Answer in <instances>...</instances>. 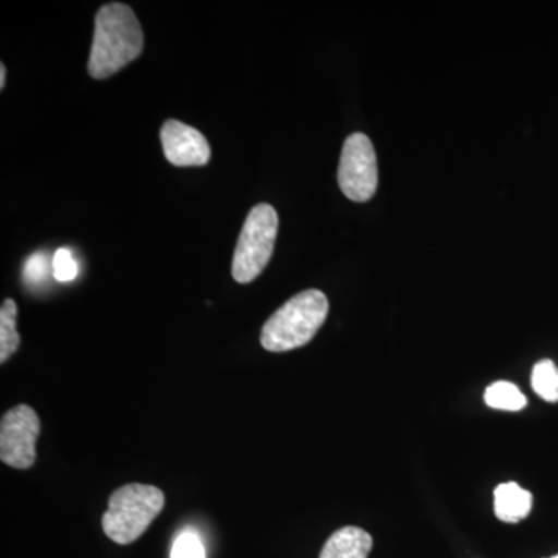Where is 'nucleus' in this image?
I'll use <instances>...</instances> for the list:
<instances>
[{
	"mask_svg": "<svg viewBox=\"0 0 558 558\" xmlns=\"http://www.w3.org/2000/svg\"><path fill=\"white\" fill-rule=\"evenodd\" d=\"M145 46L142 25L126 3H106L95 16L89 58L92 78L105 80L137 60Z\"/></svg>",
	"mask_w": 558,
	"mask_h": 558,
	"instance_id": "nucleus-1",
	"label": "nucleus"
},
{
	"mask_svg": "<svg viewBox=\"0 0 558 558\" xmlns=\"http://www.w3.org/2000/svg\"><path fill=\"white\" fill-rule=\"evenodd\" d=\"M329 312L322 290L310 289L290 299L264 325L260 344L270 352H286L310 343Z\"/></svg>",
	"mask_w": 558,
	"mask_h": 558,
	"instance_id": "nucleus-2",
	"label": "nucleus"
},
{
	"mask_svg": "<svg viewBox=\"0 0 558 558\" xmlns=\"http://www.w3.org/2000/svg\"><path fill=\"white\" fill-rule=\"evenodd\" d=\"M163 506L165 495L159 487L135 483L117 488L102 515V531L112 542L131 545L145 534Z\"/></svg>",
	"mask_w": 558,
	"mask_h": 558,
	"instance_id": "nucleus-3",
	"label": "nucleus"
},
{
	"mask_svg": "<svg viewBox=\"0 0 558 558\" xmlns=\"http://www.w3.org/2000/svg\"><path fill=\"white\" fill-rule=\"evenodd\" d=\"M278 213L269 204L252 208L234 250L231 274L241 284H247L259 277L274 255L278 236Z\"/></svg>",
	"mask_w": 558,
	"mask_h": 558,
	"instance_id": "nucleus-4",
	"label": "nucleus"
},
{
	"mask_svg": "<svg viewBox=\"0 0 558 558\" xmlns=\"http://www.w3.org/2000/svg\"><path fill=\"white\" fill-rule=\"evenodd\" d=\"M379 183L376 150L365 134L349 135L341 150L339 185L348 199L366 202L374 196Z\"/></svg>",
	"mask_w": 558,
	"mask_h": 558,
	"instance_id": "nucleus-5",
	"label": "nucleus"
},
{
	"mask_svg": "<svg viewBox=\"0 0 558 558\" xmlns=\"http://www.w3.org/2000/svg\"><path fill=\"white\" fill-rule=\"evenodd\" d=\"M40 422L32 407H14L3 414L0 422V459L13 469H31L36 461V440Z\"/></svg>",
	"mask_w": 558,
	"mask_h": 558,
	"instance_id": "nucleus-6",
	"label": "nucleus"
},
{
	"mask_svg": "<svg viewBox=\"0 0 558 558\" xmlns=\"http://www.w3.org/2000/svg\"><path fill=\"white\" fill-rule=\"evenodd\" d=\"M160 140L165 157L175 167H204L211 157L205 135L182 121H165Z\"/></svg>",
	"mask_w": 558,
	"mask_h": 558,
	"instance_id": "nucleus-7",
	"label": "nucleus"
},
{
	"mask_svg": "<svg viewBox=\"0 0 558 558\" xmlns=\"http://www.w3.org/2000/svg\"><path fill=\"white\" fill-rule=\"evenodd\" d=\"M373 537L355 526L341 527L330 535L319 558H368Z\"/></svg>",
	"mask_w": 558,
	"mask_h": 558,
	"instance_id": "nucleus-8",
	"label": "nucleus"
},
{
	"mask_svg": "<svg viewBox=\"0 0 558 558\" xmlns=\"http://www.w3.org/2000/svg\"><path fill=\"white\" fill-rule=\"evenodd\" d=\"M495 515L505 523H519L532 509L531 492L517 483L499 484L495 488Z\"/></svg>",
	"mask_w": 558,
	"mask_h": 558,
	"instance_id": "nucleus-9",
	"label": "nucleus"
},
{
	"mask_svg": "<svg viewBox=\"0 0 558 558\" xmlns=\"http://www.w3.org/2000/svg\"><path fill=\"white\" fill-rule=\"evenodd\" d=\"M17 306L13 300H5L0 307V362L14 354L21 347V337L16 328Z\"/></svg>",
	"mask_w": 558,
	"mask_h": 558,
	"instance_id": "nucleus-10",
	"label": "nucleus"
},
{
	"mask_svg": "<svg viewBox=\"0 0 558 558\" xmlns=\"http://www.w3.org/2000/svg\"><path fill=\"white\" fill-rule=\"evenodd\" d=\"M484 400L490 409L502 411H520L526 407V396L510 381H497L486 389Z\"/></svg>",
	"mask_w": 558,
	"mask_h": 558,
	"instance_id": "nucleus-11",
	"label": "nucleus"
},
{
	"mask_svg": "<svg viewBox=\"0 0 558 558\" xmlns=\"http://www.w3.org/2000/svg\"><path fill=\"white\" fill-rule=\"evenodd\" d=\"M532 388L546 402H558V368L550 360H542L532 371Z\"/></svg>",
	"mask_w": 558,
	"mask_h": 558,
	"instance_id": "nucleus-12",
	"label": "nucleus"
},
{
	"mask_svg": "<svg viewBox=\"0 0 558 558\" xmlns=\"http://www.w3.org/2000/svg\"><path fill=\"white\" fill-rule=\"evenodd\" d=\"M51 269H53V277L60 282H70L78 277L80 269L78 263L73 258L72 252L69 248H58L51 260Z\"/></svg>",
	"mask_w": 558,
	"mask_h": 558,
	"instance_id": "nucleus-13",
	"label": "nucleus"
},
{
	"mask_svg": "<svg viewBox=\"0 0 558 558\" xmlns=\"http://www.w3.org/2000/svg\"><path fill=\"white\" fill-rule=\"evenodd\" d=\"M171 558H207V553L194 532H183L172 545Z\"/></svg>",
	"mask_w": 558,
	"mask_h": 558,
	"instance_id": "nucleus-14",
	"label": "nucleus"
},
{
	"mask_svg": "<svg viewBox=\"0 0 558 558\" xmlns=\"http://www.w3.org/2000/svg\"><path fill=\"white\" fill-rule=\"evenodd\" d=\"M50 263L46 253H33L31 258L25 260L24 278L31 286H39L49 277Z\"/></svg>",
	"mask_w": 558,
	"mask_h": 558,
	"instance_id": "nucleus-15",
	"label": "nucleus"
},
{
	"mask_svg": "<svg viewBox=\"0 0 558 558\" xmlns=\"http://www.w3.org/2000/svg\"><path fill=\"white\" fill-rule=\"evenodd\" d=\"M5 75H7L5 65L0 64V89H3V87H5Z\"/></svg>",
	"mask_w": 558,
	"mask_h": 558,
	"instance_id": "nucleus-16",
	"label": "nucleus"
},
{
	"mask_svg": "<svg viewBox=\"0 0 558 558\" xmlns=\"http://www.w3.org/2000/svg\"><path fill=\"white\" fill-rule=\"evenodd\" d=\"M550 558H558V556H554V557H550Z\"/></svg>",
	"mask_w": 558,
	"mask_h": 558,
	"instance_id": "nucleus-17",
	"label": "nucleus"
}]
</instances>
